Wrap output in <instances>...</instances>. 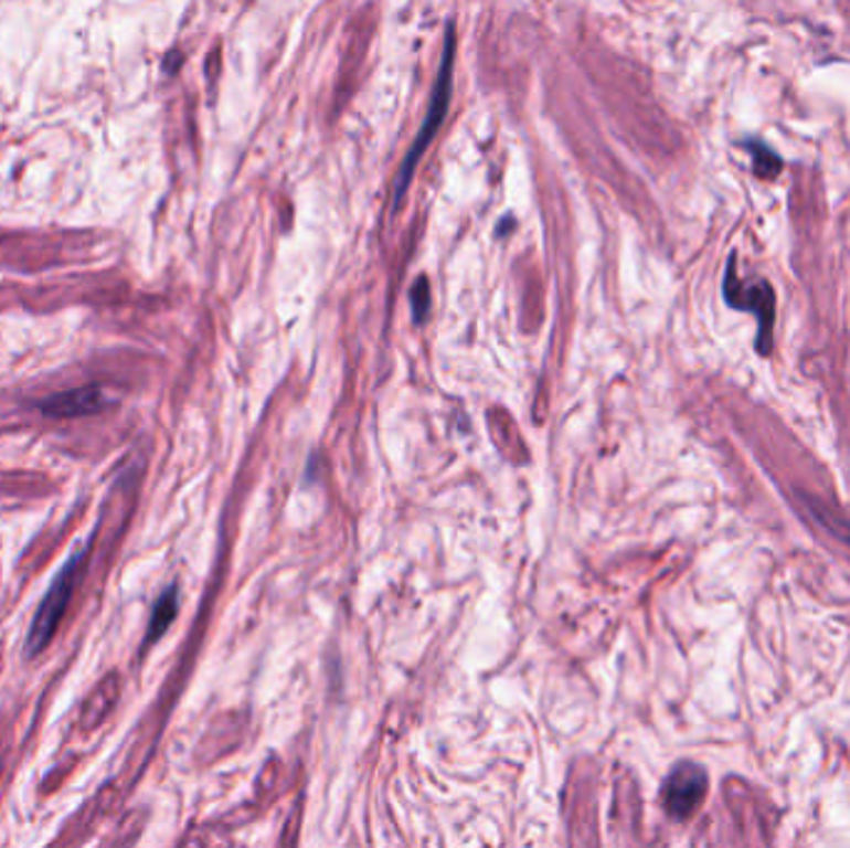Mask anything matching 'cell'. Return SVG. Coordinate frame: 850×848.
Listing matches in <instances>:
<instances>
[{"mask_svg":"<svg viewBox=\"0 0 850 848\" xmlns=\"http://www.w3.org/2000/svg\"><path fill=\"white\" fill-rule=\"evenodd\" d=\"M174 617H177V587H170L160 600H157L150 627H147L145 645H152L155 639H160L167 633V627L174 623Z\"/></svg>","mask_w":850,"mask_h":848,"instance_id":"cell-8","label":"cell"},{"mask_svg":"<svg viewBox=\"0 0 850 848\" xmlns=\"http://www.w3.org/2000/svg\"><path fill=\"white\" fill-rule=\"evenodd\" d=\"M411 307H413V319L415 324L425 321V317H428V309H431V284L425 276H418L411 289Z\"/></svg>","mask_w":850,"mask_h":848,"instance_id":"cell-10","label":"cell"},{"mask_svg":"<svg viewBox=\"0 0 850 848\" xmlns=\"http://www.w3.org/2000/svg\"><path fill=\"white\" fill-rule=\"evenodd\" d=\"M808 508L820 520V526L828 528L830 536H836L840 542H846V545L850 548V520L848 518H840L838 512L820 508L816 500H808Z\"/></svg>","mask_w":850,"mask_h":848,"instance_id":"cell-9","label":"cell"},{"mask_svg":"<svg viewBox=\"0 0 850 848\" xmlns=\"http://www.w3.org/2000/svg\"><path fill=\"white\" fill-rule=\"evenodd\" d=\"M744 150L751 155V167H754V174L758 180H776L780 170H784V162H780L778 152L771 150L768 145L758 140H746Z\"/></svg>","mask_w":850,"mask_h":848,"instance_id":"cell-7","label":"cell"},{"mask_svg":"<svg viewBox=\"0 0 850 848\" xmlns=\"http://www.w3.org/2000/svg\"><path fill=\"white\" fill-rule=\"evenodd\" d=\"M103 406H105V396L103 391L95 386L65 391V393H57V396L41 401V411L45 416H53V418L93 416V413H97Z\"/></svg>","mask_w":850,"mask_h":848,"instance_id":"cell-5","label":"cell"},{"mask_svg":"<svg viewBox=\"0 0 850 848\" xmlns=\"http://www.w3.org/2000/svg\"><path fill=\"white\" fill-rule=\"evenodd\" d=\"M453 61H456V28H453V23H450L448 31H446V43H443L440 71H438L436 87H433V95H431L428 115H425L421 132L415 135L411 150H408V155H405V160L401 165V172H399V177H395V194H393L395 210H399L401 202H403V194H405V190H408V184L413 180V172H415V167H418L423 152L428 150V145L433 142V137L438 135L440 125L446 123L448 103H450V93H453Z\"/></svg>","mask_w":850,"mask_h":848,"instance_id":"cell-1","label":"cell"},{"mask_svg":"<svg viewBox=\"0 0 850 848\" xmlns=\"http://www.w3.org/2000/svg\"><path fill=\"white\" fill-rule=\"evenodd\" d=\"M724 299L731 309L754 314L758 319L756 349L761 357H768L774 347L776 321V292L766 279H741L736 254L729 256L724 274Z\"/></svg>","mask_w":850,"mask_h":848,"instance_id":"cell-2","label":"cell"},{"mask_svg":"<svg viewBox=\"0 0 850 848\" xmlns=\"http://www.w3.org/2000/svg\"><path fill=\"white\" fill-rule=\"evenodd\" d=\"M706 788H709V776L704 768L691 762L677 764L667 776L665 792H661L667 814L671 818L684 822V818L694 814L701 806V802H704Z\"/></svg>","mask_w":850,"mask_h":848,"instance_id":"cell-4","label":"cell"},{"mask_svg":"<svg viewBox=\"0 0 850 848\" xmlns=\"http://www.w3.org/2000/svg\"><path fill=\"white\" fill-rule=\"evenodd\" d=\"M85 558H87L85 548L81 552H75V555L65 562L61 573H57V577L53 580L51 590L45 593L43 603H41V607H38V613L31 623V629H28V639H25V655L28 657L41 655L43 649L47 647V643L53 639L67 605H71L73 590L77 585V580H81Z\"/></svg>","mask_w":850,"mask_h":848,"instance_id":"cell-3","label":"cell"},{"mask_svg":"<svg viewBox=\"0 0 850 848\" xmlns=\"http://www.w3.org/2000/svg\"><path fill=\"white\" fill-rule=\"evenodd\" d=\"M117 699H120V677L117 675L103 677V682H97L93 692L87 695V699L83 702L81 727L83 729L100 727L107 719V714L113 712Z\"/></svg>","mask_w":850,"mask_h":848,"instance_id":"cell-6","label":"cell"}]
</instances>
